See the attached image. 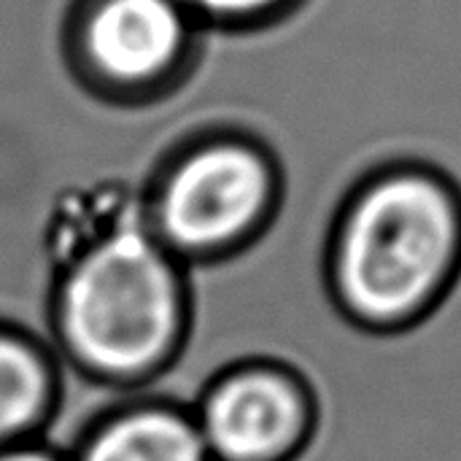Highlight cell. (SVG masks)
<instances>
[{
  "label": "cell",
  "instance_id": "cell-1",
  "mask_svg": "<svg viewBox=\"0 0 461 461\" xmlns=\"http://www.w3.org/2000/svg\"><path fill=\"white\" fill-rule=\"evenodd\" d=\"M192 321V273L146 227L140 203L86 230L51 284V348L100 416L151 389Z\"/></svg>",
  "mask_w": 461,
  "mask_h": 461
},
{
  "label": "cell",
  "instance_id": "cell-2",
  "mask_svg": "<svg viewBox=\"0 0 461 461\" xmlns=\"http://www.w3.org/2000/svg\"><path fill=\"white\" fill-rule=\"evenodd\" d=\"M330 303L354 327L402 332L461 278V186L424 159H389L348 189L319 246Z\"/></svg>",
  "mask_w": 461,
  "mask_h": 461
},
{
  "label": "cell",
  "instance_id": "cell-3",
  "mask_svg": "<svg viewBox=\"0 0 461 461\" xmlns=\"http://www.w3.org/2000/svg\"><path fill=\"white\" fill-rule=\"evenodd\" d=\"M284 205L276 151L246 130H205L167 154L140 200L149 232L186 267L254 254Z\"/></svg>",
  "mask_w": 461,
  "mask_h": 461
},
{
  "label": "cell",
  "instance_id": "cell-4",
  "mask_svg": "<svg viewBox=\"0 0 461 461\" xmlns=\"http://www.w3.org/2000/svg\"><path fill=\"white\" fill-rule=\"evenodd\" d=\"M203 32L178 0H81L68 54L89 89L116 103H151L189 78Z\"/></svg>",
  "mask_w": 461,
  "mask_h": 461
},
{
  "label": "cell",
  "instance_id": "cell-5",
  "mask_svg": "<svg viewBox=\"0 0 461 461\" xmlns=\"http://www.w3.org/2000/svg\"><path fill=\"white\" fill-rule=\"evenodd\" d=\"M213 461H292L313 429V400L286 365L246 359L213 375L192 402Z\"/></svg>",
  "mask_w": 461,
  "mask_h": 461
},
{
  "label": "cell",
  "instance_id": "cell-6",
  "mask_svg": "<svg viewBox=\"0 0 461 461\" xmlns=\"http://www.w3.org/2000/svg\"><path fill=\"white\" fill-rule=\"evenodd\" d=\"M95 419L54 351L0 324V448L43 438L68 454Z\"/></svg>",
  "mask_w": 461,
  "mask_h": 461
},
{
  "label": "cell",
  "instance_id": "cell-7",
  "mask_svg": "<svg viewBox=\"0 0 461 461\" xmlns=\"http://www.w3.org/2000/svg\"><path fill=\"white\" fill-rule=\"evenodd\" d=\"M68 461H213L192 405L132 394L103 411L68 448Z\"/></svg>",
  "mask_w": 461,
  "mask_h": 461
},
{
  "label": "cell",
  "instance_id": "cell-8",
  "mask_svg": "<svg viewBox=\"0 0 461 461\" xmlns=\"http://www.w3.org/2000/svg\"><path fill=\"white\" fill-rule=\"evenodd\" d=\"M203 30L257 32L289 19L305 0H178Z\"/></svg>",
  "mask_w": 461,
  "mask_h": 461
},
{
  "label": "cell",
  "instance_id": "cell-9",
  "mask_svg": "<svg viewBox=\"0 0 461 461\" xmlns=\"http://www.w3.org/2000/svg\"><path fill=\"white\" fill-rule=\"evenodd\" d=\"M0 461H68V456L49 440L35 438V440H24V443L3 446Z\"/></svg>",
  "mask_w": 461,
  "mask_h": 461
}]
</instances>
